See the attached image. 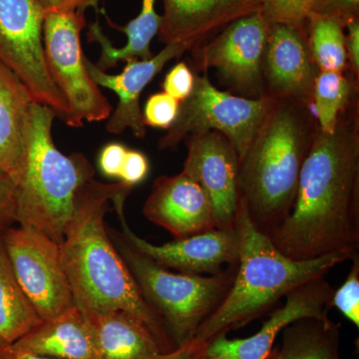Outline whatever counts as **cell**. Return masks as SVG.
Returning <instances> with one entry per match:
<instances>
[{"label": "cell", "instance_id": "ac0fdd59", "mask_svg": "<svg viewBox=\"0 0 359 359\" xmlns=\"http://www.w3.org/2000/svg\"><path fill=\"white\" fill-rule=\"evenodd\" d=\"M188 50V47L183 44H167L162 51L147 60L127 61L119 75L107 74L86 58L87 69L92 79L98 86L112 90L119 97L117 108L106 124L109 133L122 134L125 130L131 129L136 138L145 137L146 126L140 109L142 92L170 60L180 57Z\"/></svg>", "mask_w": 359, "mask_h": 359}, {"label": "cell", "instance_id": "603a6c76", "mask_svg": "<svg viewBox=\"0 0 359 359\" xmlns=\"http://www.w3.org/2000/svg\"><path fill=\"white\" fill-rule=\"evenodd\" d=\"M41 321L14 273L0 237V346H13Z\"/></svg>", "mask_w": 359, "mask_h": 359}, {"label": "cell", "instance_id": "e0dca14e", "mask_svg": "<svg viewBox=\"0 0 359 359\" xmlns=\"http://www.w3.org/2000/svg\"><path fill=\"white\" fill-rule=\"evenodd\" d=\"M143 212L149 221L169 231L175 240L216 229L207 194L184 172L156 179Z\"/></svg>", "mask_w": 359, "mask_h": 359}, {"label": "cell", "instance_id": "3957f363", "mask_svg": "<svg viewBox=\"0 0 359 359\" xmlns=\"http://www.w3.org/2000/svg\"><path fill=\"white\" fill-rule=\"evenodd\" d=\"M318 128L313 105L276 99L240 161L241 198L252 223L269 237L292 211L302 165Z\"/></svg>", "mask_w": 359, "mask_h": 359}, {"label": "cell", "instance_id": "83f0119b", "mask_svg": "<svg viewBox=\"0 0 359 359\" xmlns=\"http://www.w3.org/2000/svg\"><path fill=\"white\" fill-rule=\"evenodd\" d=\"M351 259L353 261L351 271L344 285L334 290L332 306L359 327V252Z\"/></svg>", "mask_w": 359, "mask_h": 359}, {"label": "cell", "instance_id": "7402d4cb", "mask_svg": "<svg viewBox=\"0 0 359 359\" xmlns=\"http://www.w3.org/2000/svg\"><path fill=\"white\" fill-rule=\"evenodd\" d=\"M102 13L110 26L121 30L127 35L128 42L123 48L113 47L110 40L104 34L97 18L95 22L89 26L87 32L88 42H97L102 50L100 58L95 65L97 68L105 71L117 66L118 61L120 60L126 62L133 59L147 60L154 56L150 48L151 41L159 32L162 21V18L156 13L155 0H142L140 14L123 27L114 25L105 11H102Z\"/></svg>", "mask_w": 359, "mask_h": 359}, {"label": "cell", "instance_id": "5bb4252c", "mask_svg": "<svg viewBox=\"0 0 359 359\" xmlns=\"http://www.w3.org/2000/svg\"><path fill=\"white\" fill-rule=\"evenodd\" d=\"M334 290L323 278L299 285L285 295V306L276 309L263 327L248 339H228L219 335L205 346L204 355L223 359H266L273 349L276 337L287 325L302 318L328 320Z\"/></svg>", "mask_w": 359, "mask_h": 359}, {"label": "cell", "instance_id": "f35d334b", "mask_svg": "<svg viewBox=\"0 0 359 359\" xmlns=\"http://www.w3.org/2000/svg\"><path fill=\"white\" fill-rule=\"evenodd\" d=\"M0 359H11V348H9V346H0Z\"/></svg>", "mask_w": 359, "mask_h": 359}, {"label": "cell", "instance_id": "277c9868", "mask_svg": "<svg viewBox=\"0 0 359 359\" xmlns=\"http://www.w3.org/2000/svg\"><path fill=\"white\" fill-rule=\"evenodd\" d=\"M233 230L238 237V269L223 302L198 330L195 339L205 344L261 318L292 290L351 259L342 252L304 261L285 256L252 223L242 198Z\"/></svg>", "mask_w": 359, "mask_h": 359}, {"label": "cell", "instance_id": "d6a6232c", "mask_svg": "<svg viewBox=\"0 0 359 359\" xmlns=\"http://www.w3.org/2000/svg\"><path fill=\"white\" fill-rule=\"evenodd\" d=\"M14 190L15 185L13 180L0 171V235L15 223Z\"/></svg>", "mask_w": 359, "mask_h": 359}, {"label": "cell", "instance_id": "6da1fadb", "mask_svg": "<svg viewBox=\"0 0 359 359\" xmlns=\"http://www.w3.org/2000/svg\"><path fill=\"white\" fill-rule=\"evenodd\" d=\"M358 96L332 133L318 128L301 175L292 211L271 236L285 256L297 261L359 252Z\"/></svg>", "mask_w": 359, "mask_h": 359}, {"label": "cell", "instance_id": "8d00e7d4", "mask_svg": "<svg viewBox=\"0 0 359 359\" xmlns=\"http://www.w3.org/2000/svg\"><path fill=\"white\" fill-rule=\"evenodd\" d=\"M207 346L208 344L194 339L183 346H179L171 353H165L160 359H195L200 354L204 353Z\"/></svg>", "mask_w": 359, "mask_h": 359}, {"label": "cell", "instance_id": "52a82bcc", "mask_svg": "<svg viewBox=\"0 0 359 359\" xmlns=\"http://www.w3.org/2000/svg\"><path fill=\"white\" fill-rule=\"evenodd\" d=\"M84 11L45 13L42 32L47 69L67 105L65 122L73 128L83 126L84 121H104L112 112L109 101L87 69L81 45Z\"/></svg>", "mask_w": 359, "mask_h": 359}, {"label": "cell", "instance_id": "4fadbf2b", "mask_svg": "<svg viewBox=\"0 0 359 359\" xmlns=\"http://www.w3.org/2000/svg\"><path fill=\"white\" fill-rule=\"evenodd\" d=\"M128 194H122L112 201L121 223L123 236L155 263L167 269L195 276H216L224 273V264H238V237L237 231L212 229L205 233L176 240L168 244H151L137 236L125 218V201Z\"/></svg>", "mask_w": 359, "mask_h": 359}, {"label": "cell", "instance_id": "30bf717a", "mask_svg": "<svg viewBox=\"0 0 359 359\" xmlns=\"http://www.w3.org/2000/svg\"><path fill=\"white\" fill-rule=\"evenodd\" d=\"M0 237L21 287L42 320L75 306L60 244L29 226H11Z\"/></svg>", "mask_w": 359, "mask_h": 359}, {"label": "cell", "instance_id": "74e56055", "mask_svg": "<svg viewBox=\"0 0 359 359\" xmlns=\"http://www.w3.org/2000/svg\"><path fill=\"white\" fill-rule=\"evenodd\" d=\"M11 348V347H9ZM11 359H54L50 358H44V356L34 355V354L20 353V351H13L11 349Z\"/></svg>", "mask_w": 359, "mask_h": 359}, {"label": "cell", "instance_id": "f546056e", "mask_svg": "<svg viewBox=\"0 0 359 359\" xmlns=\"http://www.w3.org/2000/svg\"><path fill=\"white\" fill-rule=\"evenodd\" d=\"M194 84L195 75L186 63L181 62L169 71L165 77L163 89L168 95L181 102L192 93Z\"/></svg>", "mask_w": 359, "mask_h": 359}, {"label": "cell", "instance_id": "2e32d148", "mask_svg": "<svg viewBox=\"0 0 359 359\" xmlns=\"http://www.w3.org/2000/svg\"><path fill=\"white\" fill-rule=\"evenodd\" d=\"M159 39L189 50L216 36L233 21L263 11V0H163Z\"/></svg>", "mask_w": 359, "mask_h": 359}, {"label": "cell", "instance_id": "4316f807", "mask_svg": "<svg viewBox=\"0 0 359 359\" xmlns=\"http://www.w3.org/2000/svg\"><path fill=\"white\" fill-rule=\"evenodd\" d=\"M313 0H263V13L269 23L306 28Z\"/></svg>", "mask_w": 359, "mask_h": 359}, {"label": "cell", "instance_id": "4dcf8cb0", "mask_svg": "<svg viewBox=\"0 0 359 359\" xmlns=\"http://www.w3.org/2000/svg\"><path fill=\"white\" fill-rule=\"evenodd\" d=\"M311 14L332 16L344 23L358 20L359 0H313Z\"/></svg>", "mask_w": 359, "mask_h": 359}, {"label": "cell", "instance_id": "836d02e7", "mask_svg": "<svg viewBox=\"0 0 359 359\" xmlns=\"http://www.w3.org/2000/svg\"><path fill=\"white\" fill-rule=\"evenodd\" d=\"M126 152L127 149L122 144L111 143L105 146L99 156L101 172L110 178H119Z\"/></svg>", "mask_w": 359, "mask_h": 359}, {"label": "cell", "instance_id": "484cf974", "mask_svg": "<svg viewBox=\"0 0 359 359\" xmlns=\"http://www.w3.org/2000/svg\"><path fill=\"white\" fill-rule=\"evenodd\" d=\"M346 23L339 18L311 14L306 25L309 51L320 72L348 67Z\"/></svg>", "mask_w": 359, "mask_h": 359}, {"label": "cell", "instance_id": "d6986e66", "mask_svg": "<svg viewBox=\"0 0 359 359\" xmlns=\"http://www.w3.org/2000/svg\"><path fill=\"white\" fill-rule=\"evenodd\" d=\"M9 347L54 359H99L93 325L76 306L42 320Z\"/></svg>", "mask_w": 359, "mask_h": 359}, {"label": "cell", "instance_id": "d590c367", "mask_svg": "<svg viewBox=\"0 0 359 359\" xmlns=\"http://www.w3.org/2000/svg\"><path fill=\"white\" fill-rule=\"evenodd\" d=\"M100 0H37L44 13L51 11H85L87 7L98 8Z\"/></svg>", "mask_w": 359, "mask_h": 359}, {"label": "cell", "instance_id": "ffe728a7", "mask_svg": "<svg viewBox=\"0 0 359 359\" xmlns=\"http://www.w3.org/2000/svg\"><path fill=\"white\" fill-rule=\"evenodd\" d=\"M33 102L20 78L0 61V171L14 185L25 173V127Z\"/></svg>", "mask_w": 359, "mask_h": 359}, {"label": "cell", "instance_id": "f1b7e54d", "mask_svg": "<svg viewBox=\"0 0 359 359\" xmlns=\"http://www.w3.org/2000/svg\"><path fill=\"white\" fill-rule=\"evenodd\" d=\"M180 102L165 92L149 97L143 113L145 126L153 128L169 129L178 116Z\"/></svg>", "mask_w": 359, "mask_h": 359}, {"label": "cell", "instance_id": "ba28073f", "mask_svg": "<svg viewBox=\"0 0 359 359\" xmlns=\"http://www.w3.org/2000/svg\"><path fill=\"white\" fill-rule=\"evenodd\" d=\"M275 102L271 97L250 99L221 91L205 75H195L192 93L180 102L178 116L159 148H176L190 137L217 131L230 140L241 161Z\"/></svg>", "mask_w": 359, "mask_h": 359}, {"label": "cell", "instance_id": "d4e9b609", "mask_svg": "<svg viewBox=\"0 0 359 359\" xmlns=\"http://www.w3.org/2000/svg\"><path fill=\"white\" fill-rule=\"evenodd\" d=\"M320 72L314 85V111L318 127L325 133H332L339 116L358 96V80L351 70Z\"/></svg>", "mask_w": 359, "mask_h": 359}, {"label": "cell", "instance_id": "e575fe53", "mask_svg": "<svg viewBox=\"0 0 359 359\" xmlns=\"http://www.w3.org/2000/svg\"><path fill=\"white\" fill-rule=\"evenodd\" d=\"M348 34L346 35L348 68L356 79H359V20H353L346 23Z\"/></svg>", "mask_w": 359, "mask_h": 359}, {"label": "cell", "instance_id": "7c38bea8", "mask_svg": "<svg viewBox=\"0 0 359 359\" xmlns=\"http://www.w3.org/2000/svg\"><path fill=\"white\" fill-rule=\"evenodd\" d=\"M184 173L197 182L211 203L216 229L233 231L241 194L240 158L230 140L217 131L187 139Z\"/></svg>", "mask_w": 359, "mask_h": 359}, {"label": "cell", "instance_id": "7a4b0ae2", "mask_svg": "<svg viewBox=\"0 0 359 359\" xmlns=\"http://www.w3.org/2000/svg\"><path fill=\"white\" fill-rule=\"evenodd\" d=\"M127 184L95 179L80 191L60 244L73 302L88 318L125 311L143 321L165 353L177 348L159 316L148 306L106 229L109 202L131 192Z\"/></svg>", "mask_w": 359, "mask_h": 359}, {"label": "cell", "instance_id": "9a60e30c", "mask_svg": "<svg viewBox=\"0 0 359 359\" xmlns=\"http://www.w3.org/2000/svg\"><path fill=\"white\" fill-rule=\"evenodd\" d=\"M318 71L306 28L269 23L263 61L264 96L313 103Z\"/></svg>", "mask_w": 359, "mask_h": 359}, {"label": "cell", "instance_id": "9c48e42d", "mask_svg": "<svg viewBox=\"0 0 359 359\" xmlns=\"http://www.w3.org/2000/svg\"><path fill=\"white\" fill-rule=\"evenodd\" d=\"M44 15L37 0H0V61L20 78L35 102L65 121L67 105L45 61Z\"/></svg>", "mask_w": 359, "mask_h": 359}, {"label": "cell", "instance_id": "ab89813d", "mask_svg": "<svg viewBox=\"0 0 359 359\" xmlns=\"http://www.w3.org/2000/svg\"><path fill=\"white\" fill-rule=\"evenodd\" d=\"M275 354H276V349L273 348V351H271V353H269V355L266 359H273L275 358ZM195 359H223V358H208V356L204 355V353L202 354H200L199 356H197Z\"/></svg>", "mask_w": 359, "mask_h": 359}, {"label": "cell", "instance_id": "8992f818", "mask_svg": "<svg viewBox=\"0 0 359 359\" xmlns=\"http://www.w3.org/2000/svg\"><path fill=\"white\" fill-rule=\"evenodd\" d=\"M109 235L142 297L162 320L175 346L195 339L202 323L230 290L236 271L216 276L172 273L135 249L122 233L111 231Z\"/></svg>", "mask_w": 359, "mask_h": 359}, {"label": "cell", "instance_id": "44dd1931", "mask_svg": "<svg viewBox=\"0 0 359 359\" xmlns=\"http://www.w3.org/2000/svg\"><path fill=\"white\" fill-rule=\"evenodd\" d=\"M88 318L95 330L99 359H160L165 354L154 334L132 314L114 311Z\"/></svg>", "mask_w": 359, "mask_h": 359}, {"label": "cell", "instance_id": "5b68a950", "mask_svg": "<svg viewBox=\"0 0 359 359\" xmlns=\"http://www.w3.org/2000/svg\"><path fill=\"white\" fill-rule=\"evenodd\" d=\"M55 113L33 102L26 122L25 169L14 190V219L61 244L80 191L94 179L84 155L66 156L52 138Z\"/></svg>", "mask_w": 359, "mask_h": 359}, {"label": "cell", "instance_id": "cb8c5ba5", "mask_svg": "<svg viewBox=\"0 0 359 359\" xmlns=\"http://www.w3.org/2000/svg\"><path fill=\"white\" fill-rule=\"evenodd\" d=\"M273 359H341L339 327L334 321L302 318L283 330Z\"/></svg>", "mask_w": 359, "mask_h": 359}, {"label": "cell", "instance_id": "8fae6325", "mask_svg": "<svg viewBox=\"0 0 359 359\" xmlns=\"http://www.w3.org/2000/svg\"><path fill=\"white\" fill-rule=\"evenodd\" d=\"M269 23L263 11L233 21L193 49L196 67L214 68L231 90L250 99L264 96L263 61Z\"/></svg>", "mask_w": 359, "mask_h": 359}, {"label": "cell", "instance_id": "1f68e13d", "mask_svg": "<svg viewBox=\"0 0 359 359\" xmlns=\"http://www.w3.org/2000/svg\"><path fill=\"white\" fill-rule=\"evenodd\" d=\"M149 173L147 157L138 151L127 150L119 178L123 183L133 187L141 183Z\"/></svg>", "mask_w": 359, "mask_h": 359}]
</instances>
